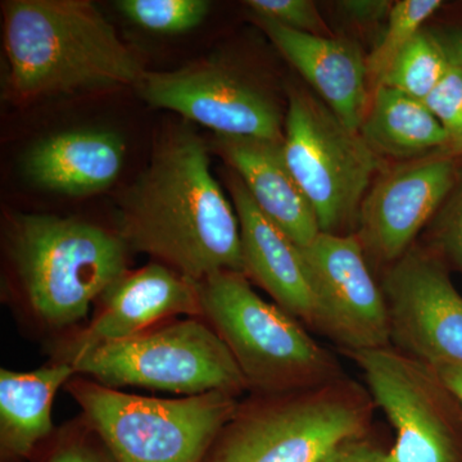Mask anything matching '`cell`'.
<instances>
[{"label":"cell","instance_id":"ba28073f","mask_svg":"<svg viewBox=\"0 0 462 462\" xmlns=\"http://www.w3.org/2000/svg\"><path fill=\"white\" fill-rule=\"evenodd\" d=\"M287 102L285 158L321 233L355 234L365 197L383 171L382 157L311 91L289 85Z\"/></svg>","mask_w":462,"mask_h":462},{"label":"cell","instance_id":"9c48e42d","mask_svg":"<svg viewBox=\"0 0 462 462\" xmlns=\"http://www.w3.org/2000/svg\"><path fill=\"white\" fill-rule=\"evenodd\" d=\"M345 356L393 428L389 462H462V407L430 365L394 346Z\"/></svg>","mask_w":462,"mask_h":462},{"label":"cell","instance_id":"4fadbf2b","mask_svg":"<svg viewBox=\"0 0 462 462\" xmlns=\"http://www.w3.org/2000/svg\"><path fill=\"white\" fill-rule=\"evenodd\" d=\"M179 315L202 318L199 282L160 263L127 270L103 291L80 329L50 345L51 361L72 363L91 349L132 338Z\"/></svg>","mask_w":462,"mask_h":462},{"label":"cell","instance_id":"8992f818","mask_svg":"<svg viewBox=\"0 0 462 462\" xmlns=\"http://www.w3.org/2000/svg\"><path fill=\"white\" fill-rule=\"evenodd\" d=\"M65 388L115 462H203L240 402L223 392L138 396L80 375Z\"/></svg>","mask_w":462,"mask_h":462},{"label":"cell","instance_id":"d4e9b609","mask_svg":"<svg viewBox=\"0 0 462 462\" xmlns=\"http://www.w3.org/2000/svg\"><path fill=\"white\" fill-rule=\"evenodd\" d=\"M252 14L312 35L331 36L318 5L311 0H248Z\"/></svg>","mask_w":462,"mask_h":462},{"label":"cell","instance_id":"52a82bcc","mask_svg":"<svg viewBox=\"0 0 462 462\" xmlns=\"http://www.w3.org/2000/svg\"><path fill=\"white\" fill-rule=\"evenodd\" d=\"M69 365L76 375L114 389L147 388L184 397L212 392L242 397L248 392L229 349L202 318L162 322L91 349Z\"/></svg>","mask_w":462,"mask_h":462},{"label":"cell","instance_id":"5b68a950","mask_svg":"<svg viewBox=\"0 0 462 462\" xmlns=\"http://www.w3.org/2000/svg\"><path fill=\"white\" fill-rule=\"evenodd\" d=\"M375 410L367 388L349 376L307 391L249 394L203 462H320L372 433Z\"/></svg>","mask_w":462,"mask_h":462},{"label":"cell","instance_id":"4dcf8cb0","mask_svg":"<svg viewBox=\"0 0 462 462\" xmlns=\"http://www.w3.org/2000/svg\"><path fill=\"white\" fill-rule=\"evenodd\" d=\"M436 35L449 60L462 69V30H454L439 35L436 33Z\"/></svg>","mask_w":462,"mask_h":462},{"label":"cell","instance_id":"9a60e30c","mask_svg":"<svg viewBox=\"0 0 462 462\" xmlns=\"http://www.w3.org/2000/svg\"><path fill=\"white\" fill-rule=\"evenodd\" d=\"M226 184L238 216L245 275L289 315L316 330L314 291L300 248L261 211L231 169Z\"/></svg>","mask_w":462,"mask_h":462},{"label":"cell","instance_id":"cb8c5ba5","mask_svg":"<svg viewBox=\"0 0 462 462\" xmlns=\"http://www.w3.org/2000/svg\"><path fill=\"white\" fill-rule=\"evenodd\" d=\"M32 462H115L85 419L54 431Z\"/></svg>","mask_w":462,"mask_h":462},{"label":"cell","instance_id":"e0dca14e","mask_svg":"<svg viewBox=\"0 0 462 462\" xmlns=\"http://www.w3.org/2000/svg\"><path fill=\"white\" fill-rule=\"evenodd\" d=\"M209 145L238 173L261 211L298 247L321 233L311 203L289 169L282 142L215 135Z\"/></svg>","mask_w":462,"mask_h":462},{"label":"cell","instance_id":"7a4b0ae2","mask_svg":"<svg viewBox=\"0 0 462 462\" xmlns=\"http://www.w3.org/2000/svg\"><path fill=\"white\" fill-rule=\"evenodd\" d=\"M5 249L7 302L48 346L80 329L103 291L129 270L130 251L117 231L80 218L18 215Z\"/></svg>","mask_w":462,"mask_h":462},{"label":"cell","instance_id":"4316f807","mask_svg":"<svg viewBox=\"0 0 462 462\" xmlns=\"http://www.w3.org/2000/svg\"><path fill=\"white\" fill-rule=\"evenodd\" d=\"M462 272V175L433 218L430 247Z\"/></svg>","mask_w":462,"mask_h":462},{"label":"cell","instance_id":"30bf717a","mask_svg":"<svg viewBox=\"0 0 462 462\" xmlns=\"http://www.w3.org/2000/svg\"><path fill=\"white\" fill-rule=\"evenodd\" d=\"M149 106L169 109L215 135L284 141L285 112L270 88L221 57L173 71H145L136 85Z\"/></svg>","mask_w":462,"mask_h":462},{"label":"cell","instance_id":"83f0119b","mask_svg":"<svg viewBox=\"0 0 462 462\" xmlns=\"http://www.w3.org/2000/svg\"><path fill=\"white\" fill-rule=\"evenodd\" d=\"M320 462H389L388 448L369 433L337 447Z\"/></svg>","mask_w":462,"mask_h":462},{"label":"cell","instance_id":"f1b7e54d","mask_svg":"<svg viewBox=\"0 0 462 462\" xmlns=\"http://www.w3.org/2000/svg\"><path fill=\"white\" fill-rule=\"evenodd\" d=\"M393 2L385 0H345L337 3L340 16L356 26H374L387 23Z\"/></svg>","mask_w":462,"mask_h":462},{"label":"cell","instance_id":"2e32d148","mask_svg":"<svg viewBox=\"0 0 462 462\" xmlns=\"http://www.w3.org/2000/svg\"><path fill=\"white\" fill-rule=\"evenodd\" d=\"M254 18L322 102L349 129L358 133L373 96L366 56L360 45L351 39L312 35L287 29L266 18Z\"/></svg>","mask_w":462,"mask_h":462},{"label":"cell","instance_id":"d6986e66","mask_svg":"<svg viewBox=\"0 0 462 462\" xmlns=\"http://www.w3.org/2000/svg\"><path fill=\"white\" fill-rule=\"evenodd\" d=\"M75 376L71 365L56 361L32 372L0 370V462L32 461L56 431L57 392Z\"/></svg>","mask_w":462,"mask_h":462},{"label":"cell","instance_id":"6da1fadb","mask_svg":"<svg viewBox=\"0 0 462 462\" xmlns=\"http://www.w3.org/2000/svg\"><path fill=\"white\" fill-rule=\"evenodd\" d=\"M211 145L187 124L167 127L147 167L117 199L116 231L191 281L245 273L238 216L211 172Z\"/></svg>","mask_w":462,"mask_h":462},{"label":"cell","instance_id":"5bb4252c","mask_svg":"<svg viewBox=\"0 0 462 462\" xmlns=\"http://www.w3.org/2000/svg\"><path fill=\"white\" fill-rule=\"evenodd\" d=\"M457 178L447 152L380 172L365 197L356 230L366 256L387 267L400 260L436 217Z\"/></svg>","mask_w":462,"mask_h":462},{"label":"cell","instance_id":"484cf974","mask_svg":"<svg viewBox=\"0 0 462 462\" xmlns=\"http://www.w3.org/2000/svg\"><path fill=\"white\" fill-rule=\"evenodd\" d=\"M449 141V151H462V69L451 60L442 81L424 100Z\"/></svg>","mask_w":462,"mask_h":462},{"label":"cell","instance_id":"ffe728a7","mask_svg":"<svg viewBox=\"0 0 462 462\" xmlns=\"http://www.w3.org/2000/svg\"><path fill=\"white\" fill-rule=\"evenodd\" d=\"M379 157L416 160L449 151L446 130L424 100L379 85L358 130Z\"/></svg>","mask_w":462,"mask_h":462},{"label":"cell","instance_id":"277c9868","mask_svg":"<svg viewBox=\"0 0 462 462\" xmlns=\"http://www.w3.org/2000/svg\"><path fill=\"white\" fill-rule=\"evenodd\" d=\"M202 319L229 349L251 394L307 391L345 378L338 358L306 327L264 300L242 273L199 282Z\"/></svg>","mask_w":462,"mask_h":462},{"label":"cell","instance_id":"603a6c76","mask_svg":"<svg viewBox=\"0 0 462 462\" xmlns=\"http://www.w3.org/2000/svg\"><path fill=\"white\" fill-rule=\"evenodd\" d=\"M116 7L136 26L171 35L199 27L211 5L206 0H120Z\"/></svg>","mask_w":462,"mask_h":462},{"label":"cell","instance_id":"ac0fdd59","mask_svg":"<svg viewBox=\"0 0 462 462\" xmlns=\"http://www.w3.org/2000/svg\"><path fill=\"white\" fill-rule=\"evenodd\" d=\"M125 144L117 134L76 129L36 143L23 158L27 179L42 189L69 197L100 193L123 170Z\"/></svg>","mask_w":462,"mask_h":462},{"label":"cell","instance_id":"44dd1931","mask_svg":"<svg viewBox=\"0 0 462 462\" xmlns=\"http://www.w3.org/2000/svg\"><path fill=\"white\" fill-rule=\"evenodd\" d=\"M451 65L436 33L421 30L391 66L380 85L425 100Z\"/></svg>","mask_w":462,"mask_h":462},{"label":"cell","instance_id":"7402d4cb","mask_svg":"<svg viewBox=\"0 0 462 462\" xmlns=\"http://www.w3.org/2000/svg\"><path fill=\"white\" fill-rule=\"evenodd\" d=\"M442 5L440 0H400L393 3L382 35L366 56L372 93L382 83L401 51L421 32L422 25Z\"/></svg>","mask_w":462,"mask_h":462},{"label":"cell","instance_id":"8fae6325","mask_svg":"<svg viewBox=\"0 0 462 462\" xmlns=\"http://www.w3.org/2000/svg\"><path fill=\"white\" fill-rule=\"evenodd\" d=\"M300 252L314 291L316 330L343 355L392 346L387 300L357 234L320 233Z\"/></svg>","mask_w":462,"mask_h":462},{"label":"cell","instance_id":"3957f363","mask_svg":"<svg viewBox=\"0 0 462 462\" xmlns=\"http://www.w3.org/2000/svg\"><path fill=\"white\" fill-rule=\"evenodd\" d=\"M14 102L134 87L147 69L89 0L3 3Z\"/></svg>","mask_w":462,"mask_h":462},{"label":"cell","instance_id":"f546056e","mask_svg":"<svg viewBox=\"0 0 462 462\" xmlns=\"http://www.w3.org/2000/svg\"><path fill=\"white\" fill-rule=\"evenodd\" d=\"M446 388L451 392L452 396L456 398L462 407V366L456 365H440V366H431Z\"/></svg>","mask_w":462,"mask_h":462},{"label":"cell","instance_id":"7c38bea8","mask_svg":"<svg viewBox=\"0 0 462 462\" xmlns=\"http://www.w3.org/2000/svg\"><path fill=\"white\" fill-rule=\"evenodd\" d=\"M380 284L392 346L430 366H462V296L442 257L415 245L389 264Z\"/></svg>","mask_w":462,"mask_h":462}]
</instances>
